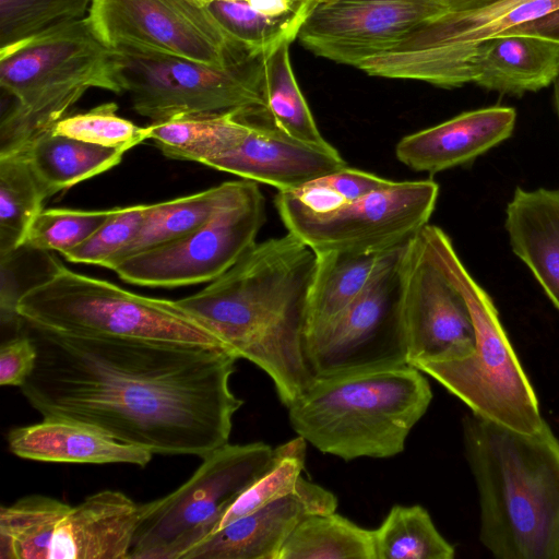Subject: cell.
<instances>
[{
    "instance_id": "cell-1",
    "label": "cell",
    "mask_w": 559,
    "mask_h": 559,
    "mask_svg": "<svg viewBox=\"0 0 559 559\" xmlns=\"http://www.w3.org/2000/svg\"><path fill=\"white\" fill-rule=\"evenodd\" d=\"M21 386L44 417L78 421L153 454L204 457L228 443L243 405L230 389L239 359L225 347L82 337L33 328Z\"/></svg>"
},
{
    "instance_id": "cell-2",
    "label": "cell",
    "mask_w": 559,
    "mask_h": 559,
    "mask_svg": "<svg viewBox=\"0 0 559 559\" xmlns=\"http://www.w3.org/2000/svg\"><path fill=\"white\" fill-rule=\"evenodd\" d=\"M314 266V251L287 233L257 242L219 277L176 300L229 352L262 369L286 407L314 379L306 354Z\"/></svg>"
},
{
    "instance_id": "cell-3",
    "label": "cell",
    "mask_w": 559,
    "mask_h": 559,
    "mask_svg": "<svg viewBox=\"0 0 559 559\" xmlns=\"http://www.w3.org/2000/svg\"><path fill=\"white\" fill-rule=\"evenodd\" d=\"M463 442L481 544L498 559H559V439L549 425L527 435L472 413Z\"/></svg>"
},
{
    "instance_id": "cell-4",
    "label": "cell",
    "mask_w": 559,
    "mask_h": 559,
    "mask_svg": "<svg viewBox=\"0 0 559 559\" xmlns=\"http://www.w3.org/2000/svg\"><path fill=\"white\" fill-rule=\"evenodd\" d=\"M431 400L427 378L406 365L314 377L287 408L297 436L350 461L401 453Z\"/></svg>"
},
{
    "instance_id": "cell-5",
    "label": "cell",
    "mask_w": 559,
    "mask_h": 559,
    "mask_svg": "<svg viewBox=\"0 0 559 559\" xmlns=\"http://www.w3.org/2000/svg\"><path fill=\"white\" fill-rule=\"evenodd\" d=\"M92 88L123 94L114 49L87 17L0 48V90L8 99L0 122V153L22 150L52 130Z\"/></svg>"
},
{
    "instance_id": "cell-6",
    "label": "cell",
    "mask_w": 559,
    "mask_h": 559,
    "mask_svg": "<svg viewBox=\"0 0 559 559\" xmlns=\"http://www.w3.org/2000/svg\"><path fill=\"white\" fill-rule=\"evenodd\" d=\"M431 258L463 295L474 324L472 346L411 366L430 376L473 414L532 435L544 418L535 390L500 321L489 294L459 258L450 237L427 224L419 230Z\"/></svg>"
},
{
    "instance_id": "cell-7",
    "label": "cell",
    "mask_w": 559,
    "mask_h": 559,
    "mask_svg": "<svg viewBox=\"0 0 559 559\" xmlns=\"http://www.w3.org/2000/svg\"><path fill=\"white\" fill-rule=\"evenodd\" d=\"M52 265L15 304L16 317L33 328L71 336L225 347L176 300L139 295L59 262Z\"/></svg>"
},
{
    "instance_id": "cell-8",
    "label": "cell",
    "mask_w": 559,
    "mask_h": 559,
    "mask_svg": "<svg viewBox=\"0 0 559 559\" xmlns=\"http://www.w3.org/2000/svg\"><path fill=\"white\" fill-rule=\"evenodd\" d=\"M447 10L397 46L361 62L369 75L423 81L441 87L466 83L473 49L502 34L559 43V0H444Z\"/></svg>"
},
{
    "instance_id": "cell-9",
    "label": "cell",
    "mask_w": 559,
    "mask_h": 559,
    "mask_svg": "<svg viewBox=\"0 0 559 559\" xmlns=\"http://www.w3.org/2000/svg\"><path fill=\"white\" fill-rule=\"evenodd\" d=\"M274 448L264 442L213 450L181 486L140 504L128 559H182L216 531L235 500L270 466Z\"/></svg>"
},
{
    "instance_id": "cell-10",
    "label": "cell",
    "mask_w": 559,
    "mask_h": 559,
    "mask_svg": "<svg viewBox=\"0 0 559 559\" xmlns=\"http://www.w3.org/2000/svg\"><path fill=\"white\" fill-rule=\"evenodd\" d=\"M139 507L118 490L70 506L28 495L0 509L1 559H128Z\"/></svg>"
},
{
    "instance_id": "cell-11",
    "label": "cell",
    "mask_w": 559,
    "mask_h": 559,
    "mask_svg": "<svg viewBox=\"0 0 559 559\" xmlns=\"http://www.w3.org/2000/svg\"><path fill=\"white\" fill-rule=\"evenodd\" d=\"M133 110L152 122L231 110H263L262 57L226 67L134 48L114 49Z\"/></svg>"
},
{
    "instance_id": "cell-12",
    "label": "cell",
    "mask_w": 559,
    "mask_h": 559,
    "mask_svg": "<svg viewBox=\"0 0 559 559\" xmlns=\"http://www.w3.org/2000/svg\"><path fill=\"white\" fill-rule=\"evenodd\" d=\"M438 195L432 180L393 181L324 212L308 210L280 191L274 203L288 233L314 253H361L389 250L413 238L428 224Z\"/></svg>"
},
{
    "instance_id": "cell-13",
    "label": "cell",
    "mask_w": 559,
    "mask_h": 559,
    "mask_svg": "<svg viewBox=\"0 0 559 559\" xmlns=\"http://www.w3.org/2000/svg\"><path fill=\"white\" fill-rule=\"evenodd\" d=\"M265 219V201L258 182L241 179L203 225L176 240L124 258L109 270L127 283L145 287L210 283L257 243Z\"/></svg>"
},
{
    "instance_id": "cell-14",
    "label": "cell",
    "mask_w": 559,
    "mask_h": 559,
    "mask_svg": "<svg viewBox=\"0 0 559 559\" xmlns=\"http://www.w3.org/2000/svg\"><path fill=\"white\" fill-rule=\"evenodd\" d=\"M407 242L390 254L350 304L306 336L314 377L408 365L399 310L401 261Z\"/></svg>"
},
{
    "instance_id": "cell-15",
    "label": "cell",
    "mask_w": 559,
    "mask_h": 559,
    "mask_svg": "<svg viewBox=\"0 0 559 559\" xmlns=\"http://www.w3.org/2000/svg\"><path fill=\"white\" fill-rule=\"evenodd\" d=\"M87 20L107 47L226 67L250 57L195 0H92Z\"/></svg>"
},
{
    "instance_id": "cell-16",
    "label": "cell",
    "mask_w": 559,
    "mask_h": 559,
    "mask_svg": "<svg viewBox=\"0 0 559 559\" xmlns=\"http://www.w3.org/2000/svg\"><path fill=\"white\" fill-rule=\"evenodd\" d=\"M445 10L444 0H313L297 38L316 56L358 68Z\"/></svg>"
},
{
    "instance_id": "cell-17",
    "label": "cell",
    "mask_w": 559,
    "mask_h": 559,
    "mask_svg": "<svg viewBox=\"0 0 559 559\" xmlns=\"http://www.w3.org/2000/svg\"><path fill=\"white\" fill-rule=\"evenodd\" d=\"M399 310L408 365L474 343V324L467 304L433 261L419 231L403 251Z\"/></svg>"
},
{
    "instance_id": "cell-18",
    "label": "cell",
    "mask_w": 559,
    "mask_h": 559,
    "mask_svg": "<svg viewBox=\"0 0 559 559\" xmlns=\"http://www.w3.org/2000/svg\"><path fill=\"white\" fill-rule=\"evenodd\" d=\"M336 508L333 492L301 477L294 491L213 532L182 559H278L304 519Z\"/></svg>"
},
{
    "instance_id": "cell-19",
    "label": "cell",
    "mask_w": 559,
    "mask_h": 559,
    "mask_svg": "<svg viewBox=\"0 0 559 559\" xmlns=\"http://www.w3.org/2000/svg\"><path fill=\"white\" fill-rule=\"evenodd\" d=\"M516 112L491 106L462 112L447 121L404 136L396 158L416 171L430 174L467 164L509 139Z\"/></svg>"
},
{
    "instance_id": "cell-20",
    "label": "cell",
    "mask_w": 559,
    "mask_h": 559,
    "mask_svg": "<svg viewBox=\"0 0 559 559\" xmlns=\"http://www.w3.org/2000/svg\"><path fill=\"white\" fill-rule=\"evenodd\" d=\"M559 75V43L528 34H502L479 43L465 68L466 83L521 96Z\"/></svg>"
},
{
    "instance_id": "cell-21",
    "label": "cell",
    "mask_w": 559,
    "mask_h": 559,
    "mask_svg": "<svg viewBox=\"0 0 559 559\" xmlns=\"http://www.w3.org/2000/svg\"><path fill=\"white\" fill-rule=\"evenodd\" d=\"M9 450L25 460L75 464H131L145 467L153 453L122 443L91 426L63 418L12 428Z\"/></svg>"
},
{
    "instance_id": "cell-22",
    "label": "cell",
    "mask_w": 559,
    "mask_h": 559,
    "mask_svg": "<svg viewBox=\"0 0 559 559\" xmlns=\"http://www.w3.org/2000/svg\"><path fill=\"white\" fill-rule=\"evenodd\" d=\"M514 254L559 310V190L516 188L506 209Z\"/></svg>"
},
{
    "instance_id": "cell-23",
    "label": "cell",
    "mask_w": 559,
    "mask_h": 559,
    "mask_svg": "<svg viewBox=\"0 0 559 559\" xmlns=\"http://www.w3.org/2000/svg\"><path fill=\"white\" fill-rule=\"evenodd\" d=\"M46 198L118 165L126 151L105 147L52 130L32 139L22 150Z\"/></svg>"
},
{
    "instance_id": "cell-24",
    "label": "cell",
    "mask_w": 559,
    "mask_h": 559,
    "mask_svg": "<svg viewBox=\"0 0 559 559\" xmlns=\"http://www.w3.org/2000/svg\"><path fill=\"white\" fill-rule=\"evenodd\" d=\"M397 247L361 253H316V266L308 294L306 336L350 304Z\"/></svg>"
},
{
    "instance_id": "cell-25",
    "label": "cell",
    "mask_w": 559,
    "mask_h": 559,
    "mask_svg": "<svg viewBox=\"0 0 559 559\" xmlns=\"http://www.w3.org/2000/svg\"><path fill=\"white\" fill-rule=\"evenodd\" d=\"M289 43L262 56V116L287 136L312 147L336 150L321 134L296 81Z\"/></svg>"
},
{
    "instance_id": "cell-26",
    "label": "cell",
    "mask_w": 559,
    "mask_h": 559,
    "mask_svg": "<svg viewBox=\"0 0 559 559\" xmlns=\"http://www.w3.org/2000/svg\"><path fill=\"white\" fill-rule=\"evenodd\" d=\"M243 126V111L200 114L148 124L151 140L167 157L205 165L227 151Z\"/></svg>"
},
{
    "instance_id": "cell-27",
    "label": "cell",
    "mask_w": 559,
    "mask_h": 559,
    "mask_svg": "<svg viewBox=\"0 0 559 559\" xmlns=\"http://www.w3.org/2000/svg\"><path fill=\"white\" fill-rule=\"evenodd\" d=\"M238 180L190 195L151 204L135 238L104 267L176 240L203 225L233 194Z\"/></svg>"
},
{
    "instance_id": "cell-28",
    "label": "cell",
    "mask_w": 559,
    "mask_h": 559,
    "mask_svg": "<svg viewBox=\"0 0 559 559\" xmlns=\"http://www.w3.org/2000/svg\"><path fill=\"white\" fill-rule=\"evenodd\" d=\"M46 194L21 151L0 153V262L23 247Z\"/></svg>"
},
{
    "instance_id": "cell-29",
    "label": "cell",
    "mask_w": 559,
    "mask_h": 559,
    "mask_svg": "<svg viewBox=\"0 0 559 559\" xmlns=\"http://www.w3.org/2000/svg\"><path fill=\"white\" fill-rule=\"evenodd\" d=\"M278 559H377L373 531L335 511L311 514L290 534Z\"/></svg>"
},
{
    "instance_id": "cell-30",
    "label": "cell",
    "mask_w": 559,
    "mask_h": 559,
    "mask_svg": "<svg viewBox=\"0 0 559 559\" xmlns=\"http://www.w3.org/2000/svg\"><path fill=\"white\" fill-rule=\"evenodd\" d=\"M377 559H452L454 547L419 506H394L373 530Z\"/></svg>"
},
{
    "instance_id": "cell-31",
    "label": "cell",
    "mask_w": 559,
    "mask_h": 559,
    "mask_svg": "<svg viewBox=\"0 0 559 559\" xmlns=\"http://www.w3.org/2000/svg\"><path fill=\"white\" fill-rule=\"evenodd\" d=\"M207 8L228 36L253 58L290 44L305 19H273L254 10L246 0H221Z\"/></svg>"
},
{
    "instance_id": "cell-32",
    "label": "cell",
    "mask_w": 559,
    "mask_h": 559,
    "mask_svg": "<svg viewBox=\"0 0 559 559\" xmlns=\"http://www.w3.org/2000/svg\"><path fill=\"white\" fill-rule=\"evenodd\" d=\"M306 444L307 441L298 436L274 448L270 466L229 507L216 531L236 519L294 491L302 477Z\"/></svg>"
},
{
    "instance_id": "cell-33",
    "label": "cell",
    "mask_w": 559,
    "mask_h": 559,
    "mask_svg": "<svg viewBox=\"0 0 559 559\" xmlns=\"http://www.w3.org/2000/svg\"><path fill=\"white\" fill-rule=\"evenodd\" d=\"M92 0H0V48L87 16Z\"/></svg>"
},
{
    "instance_id": "cell-34",
    "label": "cell",
    "mask_w": 559,
    "mask_h": 559,
    "mask_svg": "<svg viewBox=\"0 0 559 559\" xmlns=\"http://www.w3.org/2000/svg\"><path fill=\"white\" fill-rule=\"evenodd\" d=\"M117 110L116 103H104L85 112L66 116L52 131L83 142L126 152L148 140V126H136L120 117Z\"/></svg>"
},
{
    "instance_id": "cell-35",
    "label": "cell",
    "mask_w": 559,
    "mask_h": 559,
    "mask_svg": "<svg viewBox=\"0 0 559 559\" xmlns=\"http://www.w3.org/2000/svg\"><path fill=\"white\" fill-rule=\"evenodd\" d=\"M114 210H43L32 223L22 248L68 252L90 238Z\"/></svg>"
},
{
    "instance_id": "cell-36",
    "label": "cell",
    "mask_w": 559,
    "mask_h": 559,
    "mask_svg": "<svg viewBox=\"0 0 559 559\" xmlns=\"http://www.w3.org/2000/svg\"><path fill=\"white\" fill-rule=\"evenodd\" d=\"M392 182L393 180L346 166L296 189L280 192L308 210L324 212L385 188Z\"/></svg>"
},
{
    "instance_id": "cell-37",
    "label": "cell",
    "mask_w": 559,
    "mask_h": 559,
    "mask_svg": "<svg viewBox=\"0 0 559 559\" xmlns=\"http://www.w3.org/2000/svg\"><path fill=\"white\" fill-rule=\"evenodd\" d=\"M151 204L115 207L111 216L83 243L62 253L72 263L105 266L136 236Z\"/></svg>"
},
{
    "instance_id": "cell-38",
    "label": "cell",
    "mask_w": 559,
    "mask_h": 559,
    "mask_svg": "<svg viewBox=\"0 0 559 559\" xmlns=\"http://www.w3.org/2000/svg\"><path fill=\"white\" fill-rule=\"evenodd\" d=\"M19 334L4 341L0 347V384L22 386L32 374L37 348L31 336L19 329Z\"/></svg>"
},
{
    "instance_id": "cell-39",
    "label": "cell",
    "mask_w": 559,
    "mask_h": 559,
    "mask_svg": "<svg viewBox=\"0 0 559 559\" xmlns=\"http://www.w3.org/2000/svg\"><path fill=\"white\" fill-rule=\"evenodd\" d=\"M554 84V102H555V108L559 120V75L555 80Z\"/></svg>"
},
{
    "instance_id": "cell-40",
    "label": "cell",
    "mask_w": 559,
    "mask_h": 559,
    "mask_svg": "<svg viewBox=\"0 0 559 559\" xmlns=\"http://www.w3.org/2000/svg\"><path fill=\"white\" fill-rule=\"evenodd\" d=\"M199 4L203 5V7H207L209 4H211L212 2H215V1H221V0H195Z\"/></svg>"
}]
</instances>
